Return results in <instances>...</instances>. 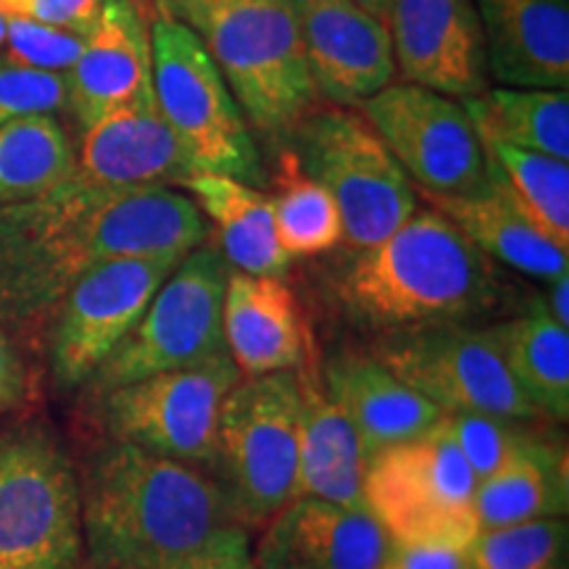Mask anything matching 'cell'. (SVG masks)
Returning <instances> with one entry per match:
<instances>
[{
	"mask_svg": "<svg viewBox=\"0 0 569 569\" xmlns=\"http://www.w3.org/2000/svg\"><path fill=\"white\" fill-rule=\"evenodd\" d=\"M246 569H253V561H251V565H248V567H246Z\"/></svg>",
	"mask_w": 569,
	"mask_h": 569,
	"instance_id": "obj_44",
	"label": "cell"
},
{
	"mask_svg": "<svg viewBox=\"0 0 569 569\" xmlns=\"http://www.w3.org/2000/svg\"><path fill=\"white\" fill-rule=\"evenodd\" d=\"M301 393L293 372L246 375L219 411L217 469L246 528L293 501Z\"/></svg>",
	"mask_w": 569,
	"mask_h": 569,
	"instance_id": "obj_10",
	"label": "cell"
},
{
	"mask_svg": "<svg viewBox=\"0 0 569 569\" xmlns=\"http://www.w3.org/2000/svg\"><path fill=\"white\" fill-rule=\"evenodd\" d=\"M69 109L67 74L0 59V127Z\"/></svg>",
	"mask_w": 569,
	"mask_h": 569,
	"instance_id": "obj_34",
	"label": "cell"
},
{
	"mask_svg": "<svg viewBox=\"0 0 569 569\" xmlns=\"http://www.w3.org/2000/svg\"><path fill=\"white\" fill-rule=\"evenodd\" d=\"M549 303H546V309H549V315L557 319L561 327H569V272L559 274L557 280L549 282Z\"/></svg>",
	"mask_w": 569,
	"mask_h": 569,
	"instance_id": "obj_39",
	"label": "cell"
},
{
	"mask_svg": "<svg viewBox=\"0 0 569 569\" xmlns=\"http://www.w3.org/2000/svg\"><path fill=\"white\" fill-rule=\"evenodd\" d=\"M356 111L427 196H469L488 184V153L461 101L390 82Z\"/></svg>",
	"mask_w": 569,
	"mask_h": 569,
	"instance_id": "obj_13",
	"label": "cell"
},
{
	"mask_svg": "<svg viewBox=\"0 0 569 569\" xmlns=\"http://www.w3.org/2000/svg\"><path fill=\"white\" fill-rule=\"evenodd\" d=\"M440 425L457 443L478 482L496 475L543 438L530 430V422L490 415H443Z\"/></svg>",
	"mask_w": 569,
	"mask_h": 569,
	"instance_id": "obj_33",
	"label": "cell"
},
{
	"mask_svg": "<svg viewBox=\"0 0 569 569\" xmlns=\"http://www.w3.org/2000/svg\"><path fill=\"white\" fill-rule=\"evenodd\" d=\"M6 42V13L0 11V46Z\"/></svg>",
	"mask_w": 569,
	"mask_h": 569,
	"instance_id": "obj_42",
	"label": "cell"
},
{
	"mask_svg": "<svg viewBox=\"0 0 569 569\" xmlns=\"http://www.w3.org/2000/svg\"><path fill=\"white\" fill-rule=\"evenodd\" d=\"M182 259H113L90 269L63 298L48 332L53 386L82 390L90 375L138 325L156 290Z\"/></svg>",
	"mask_w": 569,
	"mask_h": 569,
	"instance_id": "obj_14",
	"label": "cell"
},
{
	"mask_svg": "<svg viewBox=\"0 0 569 569\" xmlns=\"http://www.w3.org/2000/svg\"><path fill=\"white\" fill-rule=\"evenodd\" d=\"M206 219L172 188L103 193L69 177L46 196L0 209V327L21 356L46 353L74 282L113 259H184Z\"/></svg>",
	"mask_w": 569,
	"mask_h": 569,
	"instance_id": "obj_1",
	"label": "cell"
},
{
	"mask_svg": "<svg viewBox=\"0 0 569 569\" xmlns=\"http://www.w3.org/2000/svg\"><path fill=\"white\" fill-rule=\"evenodd\" d=\"M224 346L240 375L293 372L306 361V325L293 290L280 277H227Z\"/></svg>",
	"mask_w": 569,
	"mask_h": 569,
	"instance_id": "obj_22",
	"label": "cell"
},
{
	"mask_svg": "<svg viewBox=\"0 0 569 569\" xmlns=\"http://www.w3.org/2000/svg\"><path fill=\"white\" fill-rule=\"evenodd\" d=\"M386 24L403 82L457 101L488 90L486 40L475 0H393Z\"/></svg>",
	"mask_w": 569,
	"mask_h": 569,
	"instance_id": "obj_15",
	"label": "cell"
},
{
	"mask_svg": "<svg viewBox=\"0 0 569 569\" xmlns=\"http://www.w3.org/2000/svg\"><path fill=\"white\" fill-rule=\"evenodd\" d=\"M74 169V146L56 117L0 127V209L46 196Z\"/></svg>",
	"mask_w": 569,
	"mask_h": 569,
	"instance_id": "obj_30",
	"label": "cell"
},
{
	"mask_svg": "<svg viewBox=\"0 0 569 569\" xmlns=\"http://www.w3.org/2000/svg\"><path fill=\"white\" fill-rule=\"evenodd\" d=\"M565 517H543L507 528L478 530L461 549L465 569H567Z\"/></svg>",
	"mask_w": 569,
	"mask_h": 569,
	"instance_id": "obj_32",
	"label": "cell"
},
{
	"mask_svg": "<svg viewBox=\"0 0 569 569\" xmlns=\"http://www.w3.org/2000/svg\"><path fill=\"white\" fill-rule=\"evenodd\" d=\"M0 569H88L77 465L38 417L0 427Z\"/></svg>",
	"mask_w": 569,
	"mask_h": 569,
	"instance_id": "obj_5",
	"label": "cell"
},
{
	"mask_svg": "<svg viewBox=\"0 0 569 569\" xmlns=\"http://www.w3.org/2000/svg\"><path fill=\"white\" fill-rule=\"evenodd\" d=\"M293 142L303 172L336 201L343 240L356 251L382 243L419 211L409 174L359 111L315 109L298 124Z\"/></svg>",
	"mask_w": 569,
	"mask_h": 569,
	"instance_id": "obj_8",
	"label": "cell"
},
{
	"mask_svg": "<svg viewBox=\"0 0 569 569\" xmlns=\"http://www.w3.org/2000/svg\"><path fill=\"white\" fill-rule=\"evenodd\" d=\"M336 296L356 322L393 336L467 325L498 306L501 280L493 259L430 206L359 251L336 277Z\"/></svg>",
	"mask_w": 569,
	"mask_h": 569,
	"instance_id": "obj_3",
	"label": "cell"
},
{
	"mask_svg": "<svg viewBox=\"0 0 569 569\" xmlns=\"http://www.w3.org/2000/svg\"><path fill=\"white\" fill-rule=\"evenodd\" d=\"M103 0H9L3 13L9 17H27L40 24L56 27L74 34H88L101 13Z\"/></svg>",
	"mask_w": 569,
	"mask_h": 569,
	"instance_id": "obj_36",
	"label": "cell"
},
{
	"mask_svg": "<svg viewBox=\"0 0 569 569\" xmlns=\"http://www.w3.org/2000/svg\"><path fill=\"white\" fill-rule=\"evenodd\" d=\"M151 82L163 122L196 172L264 184L256 138L222 71L201 38L161 6L151 13Z\"/></svg>",
	"mask_w": 569,
	"mask_h": 569,
	"instance_id": "obj_6",
	"label": "cell"
},
{
	"mask_svg": "<svg viewBox=\"0 0 569 569\" xmlns=\"http://www.w3.org/2000/svg\"><path fill=\"white\" fill-rule=\"evenodd\" d=\"M213 3H217V0H159V6L163 11H169L172 17L184 21V24H188L193 17H198L201 11L211 9Z\"/></svg>",
	"mask_w": 569,
	"mask_h": 569,
	"instance_id": "obj_40",
	"label": "cell"
},
{
	"mask_svg": "<svg viewBox=\"0 0 569 569\" xmlns=\"http://www.w3.org/2000/svg\"><path fill=\"white\" fill-rule=\"evenodd\" d=\"M69 109L80 130L153 90L151 13L140 0H103L84 48L67 71Z\"/></svg>",
	"mask_w": 569,
	"mask_h": 569,
	"instance_id": "obj_19",
	"label": "cell"
},
{
	"mask_svg": "<svg viewBox=\"0 0 569 569\" xmlns=\"http://www.w3.org/2000/svg\"><path fill=\"white\" fill-rule=\"evenodd\" d=\"M6 3H9V0H0V9H3V6H6Z\"/></svg>",
	"mask_w": 569,
	"mask_h": 569,
	"instance_id": "obj_43",
	"label": "cell"
},
{
	"mask_svg": "<svg viewBox=\"0 0 569 569\" xmlns=\"http://www.w3.org/2000/svg\"><path fill=\"white\" fill-rule=\"evenodd\" d=\"M6 59L24 63V67L42 71H67L80 59L84 38L82 34L56 30V27L40 24V21L27 17H9L6 13Z\"/></svg>",
	"mask_w": 569,
	"mask_h": 569,
	"instance_id": "obj_35",
	"label": "cell"
},
{
	"mask_svg": "<svg viewBox=\"0 0 569 569\" xmlns=\"http://www.w3.org/2000/svg\"><path fill=\"white\" fill-rule=\"evenodd\" d=\"M380 569H465V565H461V549L457 546L390 540Z\"/></svg>",
	"mask_w": 569,
	"mask_h": 569,
	"instance_id": "obj_38",
	"label": "cell"
},
{
	"mask_svg": "<svg viewBox=\"0 0 569 569\" xmlns=\"http://www.w3.org/2000/svg\"><path fill=\"white\" fill-rule=\"evenodd\" d=\"M219 234V251L238 272L280 277L290 267L274 230L272 198L234 177L196 172L184 182Z\"/></svg>",
	"mask_w": 569,
	"mask_h": 569,
	"instance_id": "obj_25",
	"label": "cell"
},
{
	"mask_svg": "<svg viewBox=\"0 0 569 569\" xmlns=\"http://www.w3.org/2000/svg\"><path fill=\"white\" fill-rule=\"evenodd\" d=\"M503 367L540 419H569V330L543 301L507 322L486 327Z\"/></svg>",
	"mask_w": 569,
	"mask_h": 569,
	"instance_id": "obj_26",
	"label": "cell"
},
{
	"mask_svg": "<svg viewBox=\"0 0 569 569\" xmlns=\"http://www.w3.org/2000/svg\"><path fill=\"white\" fill-rule=\"evenodd\" d=\"M490 174L536 230L569 253V167L553 156L480 138Z\"/></svg>",
	"mask_w": 569,
	"mask_h": 569,
	"instance_id": "obj_29",
	"label": "cell"
},
{
	"mask_svg": "<svg viewBox=\"0 0 569 569\" xmlns=\"http://www.w3.org/2000/svg\"><path fill=\"white\" fill-rule=\"evenodd\" d=\"M32 401V375L24 356L0 327V417L21 415Z\"/></svg>",
	"mask_w": 569,
	"mask_h": 569,
	"instance_id": "obj_37",
	"label": "cell"
},
{
	"mask_svg": "<svg viewBox=\"0 0 569 569\" xmlns=\"http://www.w3.org/2000/svg\"><path fill=\"white\" fill-rule=\"evenodd\" d=\"M322 382L332 401L346 411L367 453L430 432L443 411L398 380L375 353L343 351L325 365Z\"/></svg>",
	"mask_w": 569,
	"mask_h": 569,
	"instance_id": "obj_23",
	"label": "cell"
},
{
	"mask_svg": "<svg viewBox=\"0 0 569 569\" xmlns=\"http://www.w3.org/2000/svg\"><path fill=\"white\" fill-rule=\"evenodd\" d=\"M222 71L251 130L293 138L317 109L293 0H217L188 21Z\"/></svg>",
	"mask_w": 569,
	"mask_h": 569,
	"instance_id": "obj_4",
	"label": "cell"
},
{
	"mask_svg": "<svg viewBox=\"0 0 569 569\" xmlns=\"http://www.w3.org/2000/svg\"><path fill=\"white\" fill-rule=\"evenodd\" d=\"M353 3L380 21H388L390 9H393V0H353Z\"/></svg>",
	"mask_w": 569,
	"mask_h": 569,
	"instance_id": "obj_41",
	"label": "cell"
},
{
	"mask_svg": "<svg viewBox=\"0 0 569 569\" xmlns=\"http://www.w3.org/2000/svg\"><path fill=\"white\" fill-rule=\"evenodd\" d=\"M388 532L367 507L293 498L267 519L253 569H380Z\"/></svg>",
	"mask_w": 569,
	"mask_h": 569,
	"instance_id": "obj_18",
	"label": "cell"
},
{
	"mask_svg": "<svg viewBox=\"0 0 569 569\" xmlns=\"http://www.w3.org/2000/svg\"><path fill=\"white\" fill-rule=\"evenodd\" d=\"M298 467L293 498H322L340 507H367L365 478L369 453L346 411L327 393L322 377L309 367V356L296 369Z\"/></svg>",
	"mask_w": 569,
	"mask_h": 569,
	"instance_id": "obj_21",
	"label": "cell"
},
{
	"mask_svg": "<svg viewBox=\"0 0 569 569\" xmlns=\"http://www.w3.org/2000/svg\"><path fill=\"white\" fill-rule=\"evenodd\" d=\"M230 264L217 246H198L163 280L138 325L84 382V401L142 377L203 365L227 353L222 306Z\"/></svg>",
	"mask_w": 569,
	"mask_h": 569,
	"instance_id": "obj_7",
	"label": "cell"
},
{
	"mask_svg": "<svg viewBox=\"0 0 569 569\" xmlns=\"http://www.w3.org/2000/svg\"><path fill=\"white\" fill-rule=\"evenodd\" d=\"M317 96L359 106L396 80L386 21L353 0H293Z\"/></svg>",
	"mask_w": 569,
	"mask_h": 569,
	"instance_id": "obj_17",
	"label": "cell"
},
{
	"mask_svg": "<svg viewBox=\"0 0 569 569\" xmlns=\"http://www.w3.org/2000/svg\"><path fill=\"white\" fill-rule=\"evenodd\" d=\"M375 359L443 415L540 419L511 380L486 327L440 325L393 332L377 346Z\"/></svg>",
	"mask_w": 569,
	"mask_h": 569,
	"instance_id": "obj_12",
	"label": "cell"
},
{
	"mask_svg": "<svg viewBox=\"0 0 569 569\" xmlns=\"http://www.w3.org/2000/svg\"><path fill=\"white\" fill-rule=\"evenodd\" d=\"M475 488L472 469L438 422L425 436L369 457L365 503L390 540L465 549L480 530Z\"/></svg>",
	"mask_w": 569,
	"mask_h": 569,
	"instance_id": "obj_9",
	"label": "cell"
},
{
	"mask_svg": "<svg viewBox=\"0 0 569 569\" xmlns=\"http://www.w3.org/2000/svg\"><path fill=\"white\" fill-rule=\"evenodd\" d=\"M193 161L163 122L153 90L84 127L69 180L103 193L184 188Z\"/></svg>",
	"mask_w": 569,
	"mask_h": 569,
	"instance_id": "obj_16",
	"label": "cell"
},
{
	"mask_svg": "<svg viewBox=\"0 0 569 569\" xmlns=\"http://www.w3.org/2000/svg\"><path fill=\"white\" fill-rule=\"evenodd\" d=\"M498 88L569 90V0H475Z\"/></svg>",
	"mask_w": 569,
	"mask_h": 569,
	"instance_id": "obj_20",
	"label": "cell"
},
{
	"mask_svg": "<svg viewBox=\"0 0 569 569\" xmlns=\"http://www.w3.org/2000/svg\"><path fill=\"white\" fill-rule=\"evenodd\" d=\"M461 106L480 138L561 161L569 159L567 90L488 88Z\"/></svg>",
	"mask_w": 569,
	"mask_h": 569,
	"instance_id": "obj_28",
	"label": "cell"
},
{
	"mask_svg": "<svg viewBox=\"0 0 569 569\" xmlns=\"http://www.w3.org/2000/svg\"><path fill=\"white\" fill-rule=\"evenodd\" d=\"M240 377L224 353L196 367L142 377L90 403L98 409L103 438L217 469L219 411Z\"/></svg>",
	"mask_w": 569,
	"mask_h": 569,
	"instance_id": "obj_11",
	"label": "cell"
},
{
	"mask_svg": "<svg viewBox=\"0 0 569 569\" xmlns=\"http://www.w3.org/2000/svg\"><path fill=\"white\" fill-rule=\"evenodd\" d=\"M490 163V161H488ZM432 209L451 219L488 259L501 261L515 272L551 282L569 272V256L546 240L503 196L488 169V184L469 196H427Z\"/></svg>",
	"mask_w": 569,
	"mask_h": 569,
	"instance_id": "obj_24",
	"label": "cell"
},
{
	"mask_svg": "<svg viewBox=\"0 0 569 569\" xmlns=\"http://www.w3.org/2000/svg\"><path fill=\"white\" fill-rule=\"evenodd\" d=\"M569 501L565 446L540 438L475 488L480 530L507 528L543 517H565Z\"/></svg>",
	"mask_w": 569,
	"mask_h": 569,
	"instance_id": "obj_27",
	"label": "cell"
},
{
	"mask_svg": "<svg viewBox=\"0 0 569 569\" xmlns=\"http://www.w3.org/2000/svg\"><path fill=\"white\" fill-rule=\"evenodd\" d=\"M77 478L88 569H224L251 559L230 488L211 469L103 438Z\"/></svg>",
	"mask_w": 569,
	"mask_h": 569,
	"instance_id": "obj_2",
	"label": "cell"
},
{
	"mask_svg": "<svg viewBox=\"0 0 569 569\" xmlns=\"http://www.w3.org/2000/svg\"><path fill=\"white\" fill-rule=\"evenodd\" d=\"M274 230L290 259L322 256L343 243V222L332 196L306 174L293 148H284L274 172Z\"/></svg>",
	"mask_w": 569,
	"mask_h": 569,
	"instance_id": "obj_31",
	"label": "cell"
}]
</instances>
